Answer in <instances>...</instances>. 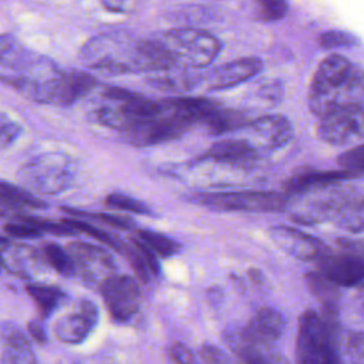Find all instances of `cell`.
<instances>
[{
    "label": "cell",
    "mask_w": 364,
    "mask_h": 364,
    "mask_svg": "<svg viewBox=\"0 0 364 364\" xmlns=\"http://www.w3.org/2000/svg\"><path fill=\"white\" fill-rule=\"evenodd\" d=\"M355 107H364V70L338 54L324 58L310 85V111L323 118Z\"/></svg>",
    "instance_id": "6da1fadb"
},
{
    "label": "cell",
    "mask_w": 364,
    "mask_h": 364,
    "mask_svg": "<svg viewBox=\"0 0 364 364\" xmlns=\"http://www.w3.org/2000/svg\"><path fill=\"white\" fill-rule=\"evenodd\" d=\"M175 65L200 68L209 65L220 53V41L208 31L176 28L156 36Z\"/></svg>",
    "instance_id": "7a4b0ae2"
},
{
    "label": "cell",
    "mask_w": 364,
    "mask_h": 364,
    "mask_svg": "<svg viewBox=\"0 0 364 364\" xmlns=\"http://www.w3.org/2000/svg\"><path fill=\"white\" fill-rule=\"evenodd\" d=\"M296 363L341 364L333 344L330 324L314 310H306L299 318Z\"/></svg>",
    "instance_id": "3957f363"
},
{
    "label": "cell",
    "mask_w": 364,
    "mask_h": 364,
    "mask_svg": "<svg viewBox=\"0 0 364 364\" xmlns=\"http://www.w3.org/2000/svg\"><path fill=\"white\" fill-rule=\"evenodd\" d=\"M74 178L71 158L60 152L41 154L24 164L20 171V181L28 189L38 193H58L68 188Z\"/></svg>",
    "instance_id": "277c9868"
},
{
    "label": "cell",
    "mask_w": 364,
    "mask_h": 364,
    "mask_svg": "<svg viewBox=\"0 0 364 364\" xmlns=\"http://www.w3.org/2000/svg\"><path fill=\"white\" fill-rule=\"evenodd\" d=\"M191 200L223 212H282L289 205V196L274 191L202 192L193 195Z\"/></svg>",
    "instance_id": "5b68a950"
},
{
    "label": "cell",
    "mask_w": 364,
    "mask_h": 364,
    "mask_svg": "<svg viewBox=\"0 0 364 364\" xmlns=\"http://www.w3.org/2000/svg\"><path fill=\"white\" fill-rule=\"evenodd\" d=\"M101 293L111 317L118 323L131 320L141 304L138 282L125 274H111L101 283Z\"/></svg>",
    "instance_id": "8992f818"
},
{
    "label": "cell",
    "mask_w": 364,
    "mask_h": 364,
    "mask_svg": "<svg viewBox=\"0 0 364 364\" xmlns=\"http://www.w3.org/2000/svg\"><path fill=\"white\" fill-rule=\"evenodd\" d=\"M321 141L331 145H347L364 138V107L346 108L321 118L317 127Z\"/></svg>",
    "instance_id": "52a82bcc"
},
{
    "label": "cell",
    "mask_w": 364,
    "mask_h": 364,
    "mask_svg": "<svg viewBox=\"0 0 364 364\" xmlns=\"http://www.w3.org/2000/svg\"><path fill=\"white\" fill-rule=\"evenodd\" d=\"M317 270L340 287H360L364 284V259L353 252L340 249L326 252L317 262Z\"/></svg>",
    "instance_id": "ba28073f"
},
{
    "label": "cell",
    "mask_w": 364,
    "mask_h": 364,
    "mask_svg": "<svg viewBox=\"0 0 364 364\" xmlns=\"http://www.w3.org/2000/svg\"><path fill=\"white\" fill-rule=\"evenodd\" d=\"M98 323V309L90 300H78L55 323V336L68 344L84 341Z\"/></svg>",
    "instance_id": "9c48e42d"
},
{
    "label": "cell",
    "mask_w": 364,
    "mask_h": 364,
    "mask_svg": "<svg viewBox=\"0 0 364 364\" xmlns=\"http://www.w3.org/2000/svg\"><path fill=\"white\" fill-rule=\"evenodd\" d=\"M68 253L73 257L75 273L91 283H102L115 267L111 255L95 245L73 242L68 246Z\"/></svg>",
    "instance_id": "30bf717a"
},
{
    "label": "cell",
    "mask_w": 364,
    "mask_h": 364,
    "mask_svg": "<svg viewBox=\"0 0 364 364\" xmlns=\"http://www.w3.org/2000/svg\"><path fill=\"white\" fill-rule=\"evenodd\" d=\"M270 236L279 247L301 260L317 262L330 250V247L317 237L290 226H274L270 229Z\"/></svg>",
    "instance_id": "8fae6325"
},
{
    "label": "cell",
    "mask_w": 364,
    "mask_h": 364,
    "mask_svg": "<svg viewBox=\"0 0 364 364\" xmlns=\"http://www.w3.org/2000/svg\"><path fill=\"white\" fill-rule=\"evenodd\" d=\"M284 327L286 321L282 313L272 307H260L256 310L240 337L255 344L269 346L280 338Z\"/></svg>",
    "instance_id": "7c38bea8"
},
{
    "label": "cell",
    "mask_w": 364,
    "mask_h": 364,
    "mask_svg": "<svg viewBox=\"0 0 364 364\" xmlns=\"http://www.w3.org/2000/svg\"><path fill=\"white\" fill-rule=\"evenodd\" d=\"M262 70V61L256 57L239 58L218 67L208 80V87L212 91L228 90L236 87L249 78L255 77Z\"/></svg>",
    "instance_id": "4fadbf2b"
},
{
    "label": "cell",
    "mask_w": 364,
    "mask_h": 364,
    "mask_svg": "<svg viewBox=\"0 0 364 364\" xmlns=\"http://www.w3.org/2000/svg\"><path fill=\"white\" fill-rule=\"evenodd\" d=\"M357 173L347 171V169H331V171H306L299 172L289 178L284 183L286 191L291 193H299L304 191H311L316 188H326L331 186L334 183H338L341 181L354 178Z\"/></svg>",
    "instance_id": "5bb4252c"
},
{
    "label": "cell",
    "mask_w": 364,
    "mask_h": 364,
    "mask_svg": "<svg viewBox=\"0 0 364 364\" xmlns=\"http://www.w3.org/2000/svg\"><path fill=\"white\" fill-rule=\"evenodd\" d=\"M269 148H280L291 139V125L283 115H263L247 125Z\"/></svg>",
    "instance_id": "9a60e30c"
},
{
    "label": "cell",
    "mask_w": 364,
    "mask_h": 364,
    "mask_svg": "<svg viewBox=\"0 0 364 364\" xmlns=\"http://www.w3.org/2000/svg\"><path fill=\"white\" fill-rule=\"evenodd\" d=\"M256 155L255 146L245 139H223L213 144L199 161H215L226 164H243L253 159Z\"/></svg>",
    "instance_id": "2e32d148"
},
{
    "label": "cell",
    "mask_w": 364,
    "mask_h": 364,
    "mask_svg": "<svg viewBox=\"0 0 364 364\" xmlns=\"http://www.w3.org/2000/svg\"><path fill=\"white\" fill-rule=\"evenodd\" d=\"M118 252H121L127 257L138 280L145 283L149 280L151 274L159 273V263L156 260V256L138 239L131 240V243L122 242V246Z\"/></svg>",
    "instance_id": "e0dca14e"
},
{
    "label": "cell",
    "mask_w": 364,
    "mask_h": 364,
    "mask_svg": "<svg viewBox=\"0 0 364 364\" xmlns=\"http://www.w3.org/2000/svg\"><path fill=\"white\" fill-rule=\"evenodd\" d=\"M37 55L26 48L14 36L1 34L0 36V64L16 71H26L36 61Z\"/></svg>",
    "instance_id": "ac0fdd59"
},
{
    "label": "cell",
    "mask_w": 364,
    "mask_h": 364,
    "mask_svg": "<svg viewBox=\"0 0 364 364\" xmlns=\"http://www.w3.org/2000/svg\"><path fill=\"white\" fill-rule=\"evenodd\" d=\"M304 279L307 289L318 300L323 309L330 314H336L340 299V286H337L318 270L307 272Z\"/></svg>",
    "instance_id": "d6986e66"
},
{
    "label": "cell",
    "mask_w": 364,
    "mask_h": 364,
    "mask_svg": "<svg viewBox=\"0 0 364 364\" xmlns=\"http://www.w3.org/2000/svg\"><path fill=\"white\" fill-rule=\"evenodd\" d=\"M205 127L208 131L213 135H220L232 131L242 129L250 124L249 118L236 109H228L223 107H219L212 115H209L205 119Z\"/></svg>",
    "instance_id": "ffe728a7"
},
{
    "label": "cell",
    "mask_w": 364,
    "mask_h": 364,
    "mask_svg": "<svg viewBox=\"0 0 364 364\" xmlns=\"http://www.w3.org/2000/svg\"><path fill=\"white\" fill-rule=\"evenodd\" d=\"M1 364H38L30 343L20 333H11L3 348Z\"/></svg>",
    "instance_id": "44dd1931"
},
{
    "label": "cell",
    "mask_w": 364,
    "mask_h": 364,
    "mask_svg": "<svg viewBox=\"0 0 364 364\" xmlns=\"http://www.w3.org/2000/svg\"><path fill=\"white\" fill-rule=\"evenodd\" d=\"M27 293L34 300L37 309L43 316L51 314L57 306L65 299V294L61 289L46 284H27Z\"/></svg>",
    "instance_id": "7402d4cb"
},
{
    "label": "cell",
    "mask_w": 364,
    "mask_h": 364,
    "mask_svg": "<svg viewBox=\"0 0 364 364\" xmlns=\"http://www.w3.org/2000/svg\"><path fill=\"white\" fill-rule=\"evenodd\" d=\"M138 240L144 243L154 255H158L161 257H171L178 253L181 247L179 243L172 237L148 229H142L138 232Z\"/></svg>",
    "instance_id": "603a6c76"
},
{
    "label": "cell",
    "mask_w": 364,
    "mask_h": 364,
    "mask_svg": "<svg viewBox=\"0 0 364 364\" xmlns=\"http://www.w3.org/2000/svg\"><path fill=\"white\" fill-rule=\"evenodd\" d=\"M343 216V226L350 232H364V196L358 198V200H344L333 205V210Z\"/></svg>",
    "instance_id": "cb8c5ba5"
},
{
    "label": "cell",
    "mask_w": 364,
    "mask_h": 364,
    "mask_svg": "<svg viewBox=\"0 0 364 364\" xmlns=\"http://www.w3.org/2000/svg\"><path fill=\"white\" fill-rule=\"evenodd\" d=\"M0 193L11 205L14 210H21L24 208H44L46 203L36 199L28 191L14 186L9 182H0Z\"/></svg>",
    "instance_id": "d4e9b609"
},
{
    "label": "cell",
    "mask_w": 364,
    "mask_h": 364,
    "mask_svg": "<svg viewBox=\"0 0 364 364\" xmlns=\"http://www.w3.org/2000/svg\"><path fill=\"white\" fill-rule=\"evenodd\" d=\"M264 348V346L255 344L242 338V343L237 347V354L245 361V364H284L279 355L269 353Z\"/></svg>",
    "instance_id": "484cf974"
},
{
    "label": "cell",
    "mask_w": 364,
    "mask_h": 364,
    "mask_svg": "<svg viewBox=\"0 0 364 364\" xmlns=\"http://www.w3.org/2000/svg\"><path fill=\"white\" fill-rule=\"evenodd\" d=\"M44 257H46V262L54 270H57L60 274H63V276H74L75 274L73 257L68 253V250L63 249L61 246L54 245V243L47 245L44 247Z\"/></svg>",
    "instance_id": "4316f807"
},
{
    "label": "cell",
    "mask_w": 364,
    "mask_h": 364,
    "mask_svg": "<svg viewBox=\"0 0 364 364\" xmlns=\"http://www.w3.org/2000/svg\"><path fill=\"white\" fill-rule=\"evenodd\" d=\"M65 225H68L73 230H80L82 233H87L90 235L91 237H94L95 240L101 242L102 245H108V246H112L114 249L119 250L121 246H122V242L119 239H117L115 236H111L109 233L98 229L97 226L91 225L90 222H85L80 218H70V219H64L63 220Z\"/></svg>",
    "instance_id": "83f0119b"
},
{
    "label": "cell",
    "mask_w": 364,
    "mask_h": 364,
    "mask_svg": "<svg viewBox=\"0 0 364 364\" xmlns=\"http://www.w3.org/2000/svg\"><path fill=\"white\" fill-rule=\"evenodd\" d=\"M105 203L112 209L127 210L138 215H151V209L141 200L124 193H111L107 196Z\"/></svg>",
    "instance_id": "f1b7e54d"
},
{
    "label": "cell",
    "mask_w": 364,
    "mask_h": 364,
    "mask_svg": "<svg viewBox=\"0 0 364 364\" xmlns=\"http://www.w3.org/2000/svg\"><path fill=\"white\" fill-rule=\"evenodd\" d=\"M259 17L264 21H276L286 16L289 10L287 0H256Z\"/></svg>",
    "instance_id": "f546056e"
},
{
    "label": "cell",
    "mask_w": 364,
    "mask_h": 364,
    "mask_svg": "<svg viewBox=\"0 0 364 364\" xmlns=\"http://www.w3.org/2000/svg\"><path fill=\"white\" fill-rule=\"evenodd\" d=\"M337 164L341 166V169H347L354 173L364 172V144L338 155Z\"/></svg>",
    "instance_id": "4dcf8cb0"
},
{
    "label": "cell",
    "mask_w": 364,
    "mask_h": 364,
    "mask_svg": "<svg viewBox=\"0 0 364 364\" xmlns=\"http://www.w3.org/2000/svg\"><path fill=\"white\" fill-rule=\"evenodd\" d=\"M67 212L73 216H87V218H94L102 223H107L109 226H114L117 229H124V230H129L134 228V223L131 219L124 218V216H118V215H112V213H85L81 210H73V209H67Z\"/></svg>",
    "instance_id": "1f68e13d"
},
{
    "label": "cell",
    "mask_w": 364,
    "mask_h": 364,
    "mask_svg": "<svg viewBox=\"0 0 364 364\" xmlns=\"http://www.w3.org/2000/svg\"><path fill=\"white\" fill-rule=\"evenodd\" d=\"M318 43L321 47L324 48H333V47H351L354 44H357V38L346 31H338V30H333V31H326L320 36Z\"/></svg>",
    "instance_id": "d6a6232c"
},
{
    "label": "cell",
    "mask_w": 364,
    "mask_h": 364,
    "mask_svg": "<svg viewBox=\"0 0 364 364\" xmlns=\"http://www.w3.org/2000/svg\"><path fill=\"white\" fill-rule=\"evenodd\" d=\"M21 134V127L10 119L6 114H0V146L13 144Z\"/></svg>",
    "instance_id": "836d02e7"
},
{
    "label": "cell",
    "mask_w": 364,
    "mask_h": 364,
    "mask_svg": "<svg viewBox=\"0 0 364 364\" xmlns=\"http://www.w3.org/2000/svg\"><path fill=\"white\" fill-rule=\"evenodd\" d=\"M6 232L13 235V236H17V237H37L41 235V232L34 228L33 225H30L27 220H24L21 216L18 218V222H11L9 225H6Z\"/></svg>",
    "instance_id": "e575fe53"
},
{
    "label": "cell",
    "mask_w": 364,
    "mask_h": 364,
    "mask_svg": "<svg viewBox=\"0 0 364 364\" xmlns=\"http://www.w3.org/2000/svg\"><path fill=\"white\" fill-rule=\"evenodd\" d=\"M168 355L175 364H198L193 353L182 343H173L168 348Z\"/></svg>",
    "instance_id": "d590c367"
},
{
    "label": "cell",
    "mask_w": 364,
    "mask_h": 364,
    "mask_svg": "<svg viewBox=\"0 0 364 364\" xmlns=\"http://www.w3.org/2000/svg\"><path fill=\"white\" fill-rule=\"evenodd\" d=\"M337 246L338 249L353 252L364 259V239H338Z\"/></svg>",
    "instance_id": "8d00e7d4"
},
{
    "label": "cell",
    "mask_w": 364,
    "mask_h": 364,
    "mask_svg": "<svg viewBox=\"0 0 364 364\" xmlns=\"http://www.w3.org/2000/svg\"><path fill=\"white\" fill-rule=\"evenodd\" d=\"M136 0H101V3L111 11H127L134 9Z\"/></svg>",
    "instance_id": "74e56055"
},
{
    "label": "cell",
    "mask_w": 364,
    "mask_h": 364,
    "mask_svg": "<svg viewBox=\"0 0 364 364\" xmlns=\"http://www.w3.org/2000/svg\"><path fill=\"white\" fill-rule=\"evenodd\" d=\"M28 331L33 336V338L38 343H44L46 341V330L43 327V324L38 320H34L28 324Z\"/></svg>",
    "instance_id": "f35d334b"
},
{
    "label": "cell",
    "mask_w": 364,
    "mask_h": 364,
    "mask_svg": "<svg viewBox=\"0 0 364 364\" xmlns=\"http://www.w3.org/2000/svg\"><path fill=\"white\" fill-rule=\"evenodd\" d=\"M360 289H361V290H360V293H361V301H363V306H364V284H361Z\"/></svg>",
    "instance_id": "ab89813d"
}]
</instances>
